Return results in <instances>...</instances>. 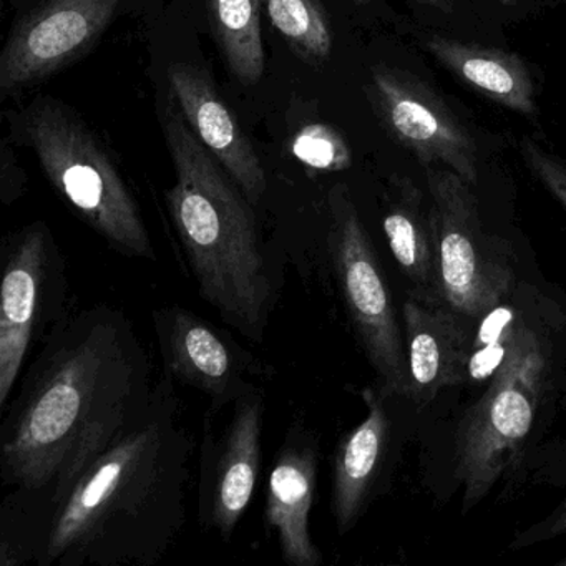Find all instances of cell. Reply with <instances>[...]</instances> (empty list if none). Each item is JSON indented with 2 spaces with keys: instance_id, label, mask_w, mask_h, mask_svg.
<instances>
[{
  "instance_id": "obj_13",
  "label": "cell",
  "mask_w": 566,
  "mask_h": 566,
  "mask_svg": "<svg viewBox=\"0 0 566 566\" xmlns=\"http://www.w3.org/2000/svg\"><path fill=\"white\" fill-rule=\"evenodd\" d=\"M319 462V437L303 420H294L274 455L264 505V525L276 536L281 558L290 566L323 565V552L313 542L310 520Z\"/></svg>"
},
{
  "instance_id": "obj_17",
  "label": "cell",
  "mask_w": 566,
  "mask_h": 566,
  "mask_svg": "<svg viewBox=\"0 0 566 566\" xmlns=\"http://www.w3.org/2000/svg\"><path fill=\"white\" fill-rule=\"evenodd\" d=\"M382 228L394 260L412 284L410 293L443 303L429 207L409 178H394Z\"/></svg>"
},
{
  "instance_id": "obj_2",
  "label": "cell",
  "mask_w": 566,
  "mask_h": 566,
  "mask_svg": "<svg viewBox=\"0 0 566 566\" xmlns=\"http://www.w3.org/2000/svg\"><path fill=\"white\" fill-rule=\"evenodd\" d=\"M193 457L177 382L161 373L142 422L0 552V566L157 565L187 525Z\"/></svg>"
},
{
  "instance_id": "obj_15",
  "label": "cell",
  "mask_w": 566,
  "mask_h": 566,
  "mask_svg": "<svg viewBox=\"0 0 566 566\" xmlns=\"http://www.w3.org/2000/svg\"><path fill=\"white\" fill-rule=\"evenodd\" d=\"M174 101L198 140L217 158L251 203H260L268 187L266 171L230 107L208 75L190 64L168 69Z\"/></svg>"
},
{
  "instance_id": "obj_14",
  "label": "cell",
  "mask_w": 566,
  "mask_h": 566,
  "mask_svg": "<svg viewBox=\"0 0 566 566\" xmlns=\"http://www.w3.org/2000/svg\"><path fill=\"white\" fill-rule=\"evenodd\" d=\"M407 399L426 407L446 387L469 380L473 329L443 303L409 293L402 306Z\"/></svg>"
},
{
  "instance_id": "obj_11",
  "label": "cell",
  "mask_w": 566,
  "mask_h": 566,
  "mask_svg": "<svg viewBox=\"0 0 566 566\" xmlns=\"http://www.w3.org/2000/svg\"><path fill=\"white\" fill-rule=\"evenodd\" d=\"M370 97L380 120L423 170L450 168L475 187L479 150L446 102L419 78L399 69H373Z\"/></svg>"
},
{
  "instance_id": "obj_10",
  "label": "cell",
  "mask_w": 566,
  "mask_h": 566,
  "mask_svg": "<svg viewBox=\"0 0 566 566\" xmlns=\"http://www.w3.org/2000/svg\"><path fill=\"white\" fill-rule=\"evenodd\" d=\"M264 412L266 397L261 387L231 406L230 419L220 432L214 429V417L205 416L198 520L223 542H230L237 532L256 490Z\"/></svg>"
},
{
  "instance_id": "obj_4",
  "label": "cell",
  "mask_w": 566,
  "mask_h": 566,
  "mask_svg": "<svg viewBox=\"0 0 566 566\" xmlns=\"http://www.w3.org/2000/svg\"><path fill=\"white\" fill-rule=\"evenodd\" d=\"M25 132L52 187L85 224L124 256L157 260L137 200L92 132L49 101L32 105Z\"/></svg>"
},
{
  "instance_id": "obj_1",
  "label": "cell",
  "mask_w": 566,
  "mask_h": 566,
  "mask_svg": "<svg viewBox=\"0 0 566 566\" xmlns=\"http://www.w3.org/2000/svg\"><path fill=\"white\" fill-rule=\"evenodd\" d=\"M151 359L130 317L108 304L69 313L25 367L0 426V549L64 502L144 419Z\"/></svg>"
},
{
  "instance_id": "obj_25",
  "label": "cell",
  "mask_w": 566,
  "mask_h": 566,
  "mask_svg": "<svg viewBox=\"0 0 566 566\" xmlns=\"http://www.w3.org/2000/svg\"><path fill=\"white\" fill-rule=\"evenodd\" d=\"M416 4L429 6V8L436 9V11L449 12L453 11V0H412Z\"/></svg>"
},
{
  "instance_id": "obj_8",
  "label": "cell",
  "mask_w": 566,
  "mask_h": 566,
  "mask_svg": "<svg viewBox=\"0 0 566 566\" xmlns=\"http://www.w3.org/2000/svg\"><path fill=\"white\" fill-rule=\"evenodd\" d=\"M0 283V409L9 406L35 344L69 311L67 261L48 224L12 234L2 253Z\"/></svg>"
},
{
  "instance_id": "obj_24",
  "label": "cell",
  "mask_w": 566,
  "mask_h": 566,
  "mask_svg": "<svg viewBox=\"0 0 566 566\" xmlns=\"http://www.w3.org/2000/svg\"><path fill=\"white\" fill-rule=\"evenodd\" d=\"M563 533H566V499L563 500L562 505L548 518L543 520L539 525L533 526L528 532L518 536L515 548L543 542V539L555 538V536L563 535Z\"/></svg>"
},
{
  "instance_id": "obj_21",
  "label": "cell",
  "mask_w": 566,
  "mask_h": 566,
  "mask_svg": "<svg viewBox=\"0 0 566 566\" xmlns=\"http://www.w3.org/2000/svg\"><path fill=\"white\" fill-rule=\"evenodd\" d=\"M505 301L480 321L479 331L473 334L469 379H492L515 343L523 321L512 306H506Z\"/></svg>"
},
{
  "instance_id": "obj_22",
  "label": "cell",
  "mask_w": 566,
  "mask_h": 566,
  "mask_svg": "<svg viewBox=\"0 0 566 566\" xmlns=\"http://www.w3.org/2000/svg\"><path fill=\"white\" fill-rule=\"evenodd\" d=\"M291 150L301 164L313 170L343 171L353 164L349 145L329 125L311 124L301 128Z\"/></svg>"
},
{
  "instance_id": "obj_5",
  "label": "cell",
  "mask_w": 566,
  "mask_h": 566,
  "mask_svg": "<svg viewBox=\"0 0 566 566\" xmlns=\"http://www.w3.org/2000/svg\"><path fill=\"white\" fill-rule=\"evenodd\" d=\"M546 380V356L535 331L520 326L489 389L463 416L457 432V476L465 486L463 512L495 485L535 422Z\"/></svg>"
},
{
  "instance_id": "obj_23",
  "label": "cell",
  "mask_w": 566,
  "mask_h": 566,
  "mask_svg": "<svg viewBox=\"0 0 566 566\" xmlns=\"http://www.w3.org/2000/svg\"><path fill=\"white\" fill-rule=\"evenodd\" d=\"M520 154L533 177L566 210V161L528 137H523L520 140Z\"/></svg>"
},
{
  "instance_id": "obj_19",
  "label": "cell",
  "mask_w": 566,
  "mask_h": 566,
  "mask_svg": "<svg viewBox=\"0 0 566 566\" xmlns=\"http://www.w3.org/2000/svg\"><path fill=\"white\" fill-rule=\"evenodd\" d=\"M261 0H207L208 15L218 45L234 77L254 85L266 69L260 19Z\"/></svg>"
},
{
  "instance_id": "obj_26",
  "label": "cell",
  "mask_w": 566,
  "mask_h": 566,
  "mask_svg": "<svg viewBox=\"0 0 566 566\" xmlns=\"http://www.w3.org/2000/svg\"><path fill=\"white\" fill-rule=\"evenodd\" d=\"M500 2H502V4L510 6L513 4V2H516V0H500Z\"/></svg>"
},
{
  "instance_id": "obj_20",
  "label": "cell",
  "mask_w": 566,
  "mask_h": 566,
  "mask_svg": "<svg viewBox=\"0 0 566 566\" xmlns=\"http://www.w3.org/2000/svg\"><path fill=\"white\" fill-rule=\"evenodd\" d=\"M271 24L291 51L311 65L323 64L333 51V32L321 0H264Z\"/></svg>"
},
{
  "instance_id": "obj_27",
  "label": "cell",
  "mask_w": 566,
  "mask_h": 566,
  "mask_svg": "<svg viewBox=\"0 0 566 566\" xmlns=\"http://www.w3.org/2000/svg\"><path fill=\"white\" fill-rule=\"evenodd\" d=\"M357 2H360V4H366V2H370V0H357Z\"/></svg>"
},
{
  "instance_id": "obj_16",
  "label": "cell",
  "mask_w": 566,
  "mask_h": 566,
  "mask_svg": "<svg viewBox=\"0 0 566 566\" xmlns=\"http://www.w3.org/2000/svg\"><path fill=\"white\" fill-rule=\"evenodd\" d=\"M387 397L379 386L367 387L363 392L366 419L337 443L333 460L331 510L339 535L349 533L363 518L386 465L392 429L387 412Z\"/></svg>"
},
{
  "instance_id": "obj_3",
  "label": "cell",
  "mask_w": 566,
  "mask_h": 566,
  "mask_svg": "<svg viewBox=\"0 0 566 566\" xmlns=\"http://www.w3.org/2000/svg\"><path fill=\"white\" fill-rule=\"evenodd\" d=\"M164 132L177 175L168 210L198 293L228 326L263 344L276 287L253 203L171 105Z\"/></svg>"
},
{
  "instance_id": "obj_18",
  "label": "cell",
  "mask_w": 566,
  "mask_h": 566,
  "mask_svg": "<svg viewBox=\"0 0 566 566\" xmlns=\"http://www.w3.org/2000/svg\"><path fill=\"white\" fill-rule=\"evenodd\" d=\"M426 48L443 67L496 104L522 115L538 112L535 85L518 55L442 35L427 39Z\"/></svg>"
},
{
  "instance_id": "obj_12",
  "label": "cell",
  "mask_w": 566,
  "mask_h": 566,
  "mask_svg": "<svg viewBox=\"0 0 566 566\" xmlns=\"http://www.w3.org/2000/svg\"><path fill=\"white\" fill-rule=\"evenodd\" d=\"M122 0H48L12 31L0 54V88L29 87L81 57L107 29Z\"/></svg>"
},
{
  "instance_id": "obj_7",
  "label": "cell",
  "mask_w": 566,
  "mask_h": 566,
  "mask_svg": "<svg viewBox=\"0 0 566 566\" xmlns=\"http://www.w3.org/2000/svg\"><path fill=\"white\" fill-rule=\"evenodd\" d=\"M327 253L347 317L379 387L386 396H406L407 369L392 294L376 248L343 187L331 193Z\"/></svg>"
},
{
  "instance_id": "obj_9",
  "label": "cell",
  "mask_w": 566,
  "mask_h": 566,
  "mask_svg": "<svg viewBox=\"0 0 566 566\" xmlns=\"http://www.w3.org/2000/svg\"><path fill=\"white\" fill-rule=\"evenodd\" d=\"M151 317L164 373L175 382L205 394L210 416L217 417L241 397L261 389L258 380L274 374L273 367L244 349L227 331L187 307H160Z\"/></svg>"
},
{
  "instance_id": "obj_6",
  "label": "cell",
  "mask_w": 566,
  "mask_h": 566,
  "mask_svg": "<svg viewBox=\"0 0 566 566\" xmlns=\"http://www.w3.org/2000/svg\"><path fill=\"white\" fill-rule=\"evenodd\" d=\"M426 181L442 301L473 326L512 294V251L482 230L473 185L443 167L427 168Z\"/></svg>"
},
{
  "instance_id": "obj_28",
  "label": "cell",
  "mask_w": 566,
  "mask_h": 566,
  "mask_svg": "<svg viewBox=\"0 0 566 566\" xmlns=\"http://www.w3.org/2000/svg\"><path fill=\"white\" fill-rule=\"evenodd\" d=\"M559 565H565L566 566V558L563 559V562H559Z\"/></svg>"
}]
</instances>
